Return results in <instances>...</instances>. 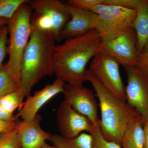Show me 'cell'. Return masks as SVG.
<instances>
[{"mask_svg":"<svg viewBox=\"0 0 148 148\" xmlns=\"http://www.w3.org/2000/svg\"><path fill=\"white\" fill-rule=\"evenodd\" d=\"M28 3L35 15L42 16L50 25L54 40H62L61 31L71 19L67 5L58 0H32Z\"/></svg>","mask_w":148,"mask_h":148,"instance_id":"9c48e42d","label":"cell"},{"mask_svg":"<svg viewBox=\"0 0 148 148\" xmlns=\"http://www.w3.org/2000/svg\"><path fill=\"white\" fill-rule=\"evenodd\" d=\"M40 148H58L56 147H55L54 146H51L50 145H49L47 143H45L43 145L42 147Z\"/></svg>","mask_w":148,"mask_h":148,"instance_id":"4dcf8cb0","label":"cell"},{"mask_svg":"<svg viewBox=\"0 0 148 148\" xmlns=\"http://www.w3.org/2000/svg\"><path fill=\"white\" fill-rule=\"evenodd\" d=\"M57 120L60 135L66 139L76 138L84 131L90 134L92 130L93 125L90 120L75 110L65 101L58 107Z\"/></svg>","mask_w":148,"mask_h":148,"instance_id":"8fae6325","label":"cell"},{"mask_svg":"<svg viewBox=\"0 0 148 148\" xmlns=\"http://www.w3.org/2000/svg\"><path fill=\"white\" fill-rule=\"evenodd\" d=\"M101 42L98 32L92 29L55 45L53 68L56 79L70 84H83L87 81L86 66L98 53Z\"/></svg>","mask_w":148,"mask_h":148,"instance_id":"6da1fadb","label":"cell"},{"mask_svg":"<svg viewBox=\"0 0 148 148\" xmlns=\"http://www.w3.org/2000/svg\"><path fill=\"white\" fill-rule=\"evenodd\" d=\"M143 124L140 115L130 123L122 138V148H144Z\"/></svg>","mask_w":148,"mask_h":148,"instance_id":"9a60e30c","label":"cell"},{"mask_svg":"<svg viewBox=\"0 0 148 148\" xmlns=\"http://www.w3.org/2000/svg\"><path fill=\"white\" fill-rule=\"evenodd\" d=\"M97 14L94 29L102 42L114 38L133 28L136 10L101 3L90 11Z\"/></svg>","mask_w":148,"mask_h":148,"instance_id":"5b68a950","label":"cell"},{"mask_svg":"<svg viewBox=\"0 0 148 148\" xmlns=\"http://www.w3.org/2000/svg\"><path fill=\"white\" fill-rule=\"evenodd\" d=\"M0 119L9 121H16V117L13 114L9 113L4 110L0 104Z\"/></svg>","mask_w":148,"mask_h":148,"instance_id":"83f0119b","label":"cell"},{"mask_svg":"<svg viewBox=\"0 0 148 148\" xmlns=\"http://www.w3.org/2000/svg\"><path fill=\"white\" fill-rule=\"evenodd\" d=\"M8 35L7 25L0 27V69L3 65V62L8 52L6 45L8 41Z\"/></svg>","mask_w":148,"mask_h":148,"instance_id":"cb8c5ba5","label":"cell"},{"mask_svg":"<svg viewBox=\"0 0 148 148\" xmlns=\"http://www.w3.org/2000/svg\"><path fill=\"white\" fill-rule=\"evenodd\" d=\"M42 117L37 114L31 121H22L16 125L21 148H40L49 140L51 135L44 131L40 124Z\"/></svg>","mask_w":148,"mask_h":148,"instance_id":"5bb4252c","label":"cell"},{"mask_svg":"<svg viewBox=\"0 0 148 148\" xmlns=\"http://www.w3.org/2000/svg\"><path fill=\"white\" fill-rule=\"evenodd\" d=\"M133 28L137 38V48L140 53L148 44V0L136 10Z\"/></svg>","mask_w":148,"mask_h":148,"instance_id":"2e32d148","label":"cell"},{"mask_svg":"<svg viewBox=\"0 0 148 148\" xmlns=\"http://www.w3.org/2000/svg\"><path fill=\"white\" fill-rule=\"evenodd\" d=\"M136 67L148 77V44L139 53Z\"/></svg>","mask_w":148,"mask_h":148,"instance_id":"484cf974","label":"cell"},{"mask_svg":"<svg viewBox=\"0 0 148 148\" xmlns=\"http://www.w3.org/2000/svg\"><path fill=\"white\" fill-rule=\"evenodd\" d=\"M67 7L71 19L61 31V40L81 36L94 29L96 14L69 4Z\"/></svg>","mask_w":148,"mask_h":148,"instance_id":"4fadbf2b","label":"cell"},{"mask_svg":"<svg viewBox=\"0 0 148 148\" xmlns=\"http://www.w3.org/2000/svg\"><path fill=\"white\" fill-rule=\"evenodd\" d=\"M9 19L5 18H0V27L8 24Z\"/></svg>","mask_w":148,"mask_h":148,"instance_id":"f546056e","label":"cell"},{"mask_svg":"<svg viewBox=\"0 0 148 148\" xmlns=\"http://www.w3.org/2000/svg\"><path fill=\"white\" fill-rule=\"evenodd\" d=\"M63 93L64 101L76 111L88 118L93 125L100 123L98 115V104L95 95L83 84H65Z\"/></svg>","mask_w":148,"mask_h":148,"instance_id":"30bf717a","label":"cell"},{"mask_svg":"<svg viewBox=\"0 0 148 148\" xmlns=\"http://www.w3.org/2000/svg\"><path fill=\"white\" fill-rule=\"evenodd\" d=\"M147 0H103V3L137 10Z\"/></svg>","mask_w":148,"mask_h":148,"instance_id":"603a6c76","label":"cell"},{"mask_svg":"<svg viewBox=\"0 0 148 148\" xmlns=\"http://www.w3.org/2000/svg\"><path fill=\"white\" fill-rule=\"evenodd\" d=\"M20 89V85L14 79L7 67L3 64L0 69V98Z\"/></svg>","mask_w":148,"mask_h":148,"instance_id":"ac0fdd59","label":"cell"},{"mask_svg":"<svg viewBox=\"0 0 148 148\" xmlns=\"http://www.w3.org/2000/svg\"><path fill=\"white\" fill-rule=\"evenodd\" d=\"M65 83L57 79L51 84H48L41 90L35 92L33 96L27 98L16 117H20L22 121L28 122L33 120L38 111L55 95L63 92Z\"/></svg>","mask_w":148,"mask_h":148,"instance_id":"7c38bea8","label":"cell"},{"mask_svg":"<svg viewBox=\"0 0 148 148\" xmlns=\"http://www.w3.org/2000/svg\"><path fill=\"white\" fill-rule=\"evenodd\" d=\"M21 67L20 89L23 97L31 96L32 87L46 76L54 74L55 41L49 34L32 28Z\"/></svg>","mask_w":148,"mask_h":148,"instance_id":"3957f363","label":"cell"},{"mask_svg":"<svg viewBox=\"0 0 148 148\" xmlns=\"http://www.w3.org/2000/svg\"><path fill=\"white\" fill-rule=\"evenodd\" d=\"M124 68L127 77L126 101L138 111L145 123L148 120V77L136 67Z\"/></svg>","mask_w":148,"mask_h":148,"instance_id":"ba28073f","label":"cell"},{"mask_svg":"<svg viewBox=\"0 0 148 148\" xmlns=\"http://www.w3.org/2000/svg\"><path fill=\"white\" fill-rule=\"evenodd\" d=\"M120 65L110 56L98 52L92 58L88 70L111 93L126 101L125 86L120 73Z\"/></svg>","mask_w":148,"mask_h":148,"instance_id":"8992f818","label":"cell"},{"mask_svg":"<svg viewBox=\"0 0 148 148\" xmlns=\"http://www.w3.org/2000/svg\"><path fill=\"white\" fill-rule=\"evenodd\" d=\"M90 134L92 138V148H122L117 143L108 141L104 138L100 129V123L93 125Z\"/></svg>","mask_w":148,"mask_h":148,"instance_id":"ffe728a7","label":"cell"},{"mask_svg":"<svg viewBox=\"0 0 148 148\" xmlns=\"http://www.w3.org/2000/svg\"><path fill=\"white\" fill-rule=\"evenodd\" d=\"M0 148H21L16 126L9 132L0 134Z\"/></svg>","mask_w":148,"mask_h":148,"instance_id":"7402d4cb","label":"cell"},{"mask_svg":"<svg viewBox=\"0 0 148 148\" xmlns=\"http://www.w3.org/2000/svg\"><path fill=\"white\" fill-rule=\"evenodd\" d=\"M24 98L21 89H19L0 98V104L7 112L13 114L16 109L21 108Z\"/></svg>","mask_w":148,"mask_h":148,"instance_id":"d6986e66","label":"cell"},{"mask_svg":"<svg viewBox=\"0 0 148 148\" xmlns=\"http://www.w3.org/2000/svg\"><path fill=\"white\" fill-rule=\"evenodd\" d=\"M49 141L58 148H92V137L88 133H81L72 139H66L61 135L53 134Z\"/></svg>","mask_w":148,"mask_h":148,"instance_id":"e0dca14e","label":"cell"},{"mask_svg":"<svg viewBox=\"0 0 148 148\" xmlns=\"http://www.w3.org/2000/svg\"><path fill=\"white\" fill-rule=\"evenodd\" d=\"M18 122L0 119V134L9 132L15 128Z\"/></svg>","mask_w":148,"mask_h":148,"instance_id":"4316f807","label":"cell"},{"mask_svg":"<svg viewBox=\"0 0 148 148\" xmlns=\"http://www.w3.org/2000/svg\"><path fill=\"white\" fill-rule=\"evenodd\" d=\"M103 0H69V5L85 10L90 11L95 6L103 3Z\"/></svg>","mask_w":148,"mask_h":148,"instance_id":"d4e9b609","label":"cell"},{"mask_svg":"<svg viewBox=\"0 0 148 148\" xmlns=\"http://www.w3.org/2000/svg\"><path fill=\"white\" fill-rule=\"evenodd\" d=\"M27 0H0V18L9 19Z\"/></svg>","mask_w":148,"mask_h":148,"instance_id":"44dd1931","label":"cell"},{"mask_svg":"<svg viewBox=\"0 0 148 148\" xmlns=\"http://www.w3.org/2000/svg\"><path fill=\"white\" fill-rule=\"evenodd\" d=\"M86 78L99 101L101 113L100 127L102 135L106 140L121 146L125 130L140 114L127 101L118 98L106 89L88 70H86Z\"/></svg>","mask_w":148,"mask_h":148,"instance_id":"7a4b0ae2","label":"cell"},{"mask_svg":"<svg viewBox=\"0 0 148 148\" xmlns=\"http://www.w3.org/2000/svg\"><path fill=\"white\" fill-rule=\"evenodd\" d=\"M144 148H148V120L144 123Z\"/></svg>","mask_w":148,"mask_h":148,"instance_id":"f1b7e54d","label":"cell"},{"mask_svg":"<svg viewBox=\"0 0 148 148\" xmlns=\"http://www.w3.org/2000/svg\"><path fill=\"white\" fill-rule=\"evenodd\" d=\"M28 1L18 8L7 24L10 36L8 48L9 58L6 66L14 79L20 86L22 59L32 30L31 16L33 10Z\"/></svg>","mask_w":148,"mask_h":148,"instance_id":"277c9868","label":"cell"},{"mask_svg":"<svg viewBox=\"0 0 148 148\" xmlns=\"http://www.w3.org/2000/svg\"><path fill=\"white\" fill-rule=\"evenodd\" d=\"M98 52L110 56L123 67H136L139 52L137 48V38L133 28L110 40L102 42Z\"/></svg>","mask_w":148,"mask_h":148,"instance_id":"52a82bcc","label":"cell"}]
</instances>
